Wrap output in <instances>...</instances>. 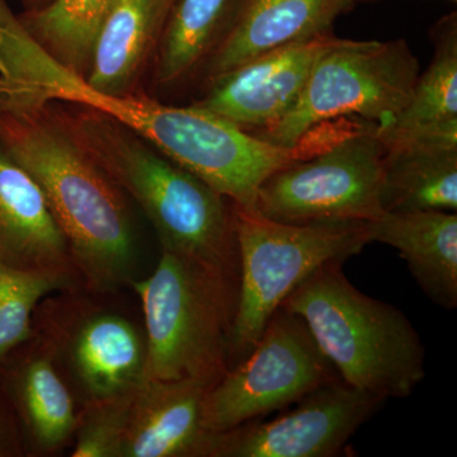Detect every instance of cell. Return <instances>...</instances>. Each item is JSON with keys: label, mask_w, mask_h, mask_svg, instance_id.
Wrapping results in <instances>:
<instances>
[{"label": "cell", "mask_w": 457, "mask_h": 457, "mask_svg": "<svg viewBox=\"0 0 457 457\" xmlns=\"http://www.w3.org/2000/svg\"><path fill=\"white\" fill-rule=\"evenodd\" d=\"M0 145L40 187L84 287L130 290L141 263L131 203L66 131L50 102L5 89Z\"/></svg>", "instance_id": "cell-1"}, {"label": "cell", "mask_w": 457, "mask_h": 457, "mask_svg": "<svg viewBox=\"0 0 457 457\" xmlns=\"http://www.w3.org/2000/svg\"><path fill=\"white\" fill-rule=\"evenodd\" d=\"M50 104L71 137L144 212L161 251L204 264L237 287L236 216L228 198L108 114L68 102Z\"/></svg>", "instance_id": "cell-2"}, {"label": "cell", "mask_w": 457, "mask_h": 457, "mask_svg": "<svg viewBox=\"0 0 457 457\" xmlns=\"http://www.w3.org/2000/svg\"><path fill=\"white\" fill-rule=\"evenodd\" d=\"M343 263L319 266L279 308L303 319L343 383L386 400L408 398L425 380L420 337L404 312L354 287Z\"/></svg>", "instance_id": "cell-3"}, {"label": "cell", "mask_w": 457, "mask_h": 457, "mask_svg": "<svg viewBox=\"0 0 457 457\" xmlns=\"http://www.w3.org/2000/svg\"><path fill=\"white\" fill-rule=\"evenodd\" d=\"M147 343L146 378L212 385L230 369L228 338L237 287L204 264L161 251L135 279Z\"/></svg>", "instance_id": "cell-4"}, {"label": "cell", "mask_w": 457, "mask_h": 457, "mask_svg": "<svg viewBox=\"0 0 457 457\" xmlns=\"http://www.w3.org/2000/svg\"><path fill=\"white\" fill-rule=\"evenodd\" d=\"M83 285L45 297L33 335L46 347L80 407L134 392L146 378L143 318Z\"/></svg>", "instance_id": "cell-5"}, {"label": "cell", "mask_w": 457, "mask_h": 457, "mask_svg": "<svg viewBox=\"0 0 457 457\" xmlns=\"http://www.w3.org/2000/svg\"><path fill=\"white\" fill-rule=\"evenodd\" d=\"M239 278L228 338L231 366L260 341L295 287L321 264L345 262L370 245L366 222L285 224L234 204Z\"/></svg>", "instance_id": "cell-6"}, {"label": "cell", "mask_w": 457, "mask_h": 457, "mask_svg": "<svg viewBox=\"0 0 457 457\" xmlns=\"http://www.w3.org/2000/svg\"><path fill=\"white\" fill-rule=\"evenodd\" d=\"M420 77L407 41L339 38L319 57L302 95L284 119L254 134L273 145L294 147L317 126L343 117L389 128L404 110Z\"/></svg>", "instance_id": "cell-7"}, {"label": "cell", "mask_w": 457, "mask_h": 457, "mask_svg": "<svg viewBox=\"0 0 457 457\" xmlns=\"http://www.w3.org/2000/svg\"><path fill=\"white\" fill-rule=\"evenodd\" d=\"M385 147L378 126L351 122L258 188L255 210L285 224L369 222L383 215Z\"/></svg>", "instance_id": "cell-8"}, {"label": "cell", "mask_w": 457, "mask_h": 457, "mask_svg": "<svg viewBox=\"0 0 457 457\" xmlns=\"http://www.w3.org/2000/svg\"><path fill=\"white\" fill-rule=\"evenodd\" d=\"M338 380L303 319L279 308L248 356L207 390L204 428L222 432L261 420Z\"/></svg>", "instance_id": "cell-9"}, {"label": "cell", "mask_w": 457, "mask_h": 457, "mask_svg": "<svg viewBox=\"0 0 457 457\" xmlns=\"http://www.w3.org/2000/svg\"><path fill=\"white\" fill-rule=\"evenodd\" d=\"M386 399L342 380L319 387L270 422L251 420L212 433L209 457L341 456Z\"/></svg>", "instance_id": "cell-10"}, {"label": "cell", "mask_w": 457, "mask_h": 457, "mask_svg": "<svg viewBox=\"0 0 457 457\" xmlns=\"http://www.w3.org/2000/svg\"><path fill=\"white\" fill-rule=\"evenodd\" d=\"M339 38L332 32L269 51L222 75L192 104L258 134L293 110L319 57Z\"/></svg>", "instance_id": "cell-11"}, {"label": "cell", "mask_w": 457, "mask_h": 457, "mask_svg": "<svg viewBox=\"0 0 457 457\" xmlns=\"http://www.w3.org/2000/svg\"><path fill=\"white\" fill-rule=\"evenodd\" d=\"M0 384L16 416L26 457H53L73 445L80 407L35 335L0 361Z\"/></svg>", "instance_id": "cell-12"}, {"label": "cell", "mask_w": 457, "mask_h": 457, "mask_svg": "<svg viewBox=\"0 0 457 457\" xmlns=\"http://www.w3.org/2000/svg\"><path fill=\"white\" fill-rule=\"evenodd\" d=\"M354 0H239L227 35L198 75L201 90L269 51L330 32Z\"/></svg>", "instance_id": "cell-13"}, {"label": "cell", "mask_w": 457, "mask_h": 457, "mask_svg": "<svg viewBox=\"0 0 457 457\" xmlns=\"http://www.w3.org/2000/svg\"><path fill=\"white\" fill-rule=\"evenodd\" d=\"M210 386L145 378L132 396L121 457H209L204 400Z\"/></svg>", "instance_id": "cell-14"}, {"label": "cell", "mask_w": 457, "mask_h": 457, "mask_svg": "<svg viewBox=\"0 0 457 457\" xmlns=\"http://www.w3.org/2000/svg\"><path fill=\"white\" fill-rule=\"evenodd\" d=\"M0 260L20 269L68 270L78 275L64 234L40 187L2 145Z\"/></svg>", "instance_id": "cell-15"}, {"label": "cell", "mask_w": 457, "mask_h": 457, "mask_svg": "<svg viewBox=\"0 0 457 457\" xmlns=\"http://www.w3.org/2000/svg\"><path fill=\"white\" fill-rule=\"evenodd\" d=\"M164 20L161 0H114L93 42L87 86L106 96L143 92Z\"/></svg>", "instance_id": "cell-16"}, {"label": "cell", "mask_w": 457, "mask_h": 457, "mask_svg": "<svg viewBox=\"0 0 457 457\" xmlns=\"http://www.w3.org/2000/svg\"><path fill=\"white\" fill-rule=\"evenodd\" d=\"M369 243L399 252L411 276L436 305L457 306V215L451 212H384L366 222Z\"/></svg>", "instance_id": "cell-17"}, {"label": "cell", "mask_w": 457, "mask_h": 457, "mask_svg": "<svg viewBox=\"0 0 457 457\" xmlns=\"http://www.w3.org/2000/svg\"><path fill=\"white\" fill-rule=\"evenodd\" d=\"M384 145L385 212H456L457 139L409 137Z\"/></svg>", "instance_id": "cell-18"}, {"label": "cell", "mask_w": 457, "mask_h": 457, "mask_svg": "<svg viewBox=\"0 0 457 457\" xmlns=\"http://www.w3.org/2000/svg\"><path fill=\"white\" fill-rule=\"evenodd\" d=\"M239 0H174L150 64L153 92L179 89L197 80L227 35Z\"/></svg>", "instance_id": "cell-19"}, {"label": "cell", "mask_w": 457, "mask_h": 457, "mask_svg": "<svg viewBox=\"0 0 457 457\" xmlns=\"http://www.w3.org/2000/svg\"><path fill=\"white\" fill-rule=\"evenodd\" d=\"M433 56L420 74L407 106L389 128L378 130L383 143L408 137L457 139V14L432 27Z\"/></svg>", "instance_id": "cell-20"}, {"label": "cell", "mask_w": 457, "mask_h": 457, "mask_svg": "<svg viewBox=\"0 0 457 457\" xmlns=\"http://www.w3.org/2000/svg\"><path fill=\"white\" fill-rule=\"evenodd\" d=\"M114 0H54L18 14L33 40L57 62L84 77L93 42Z\"/></svg>", "instance_id": "cell-21"}, {"label": "cell", "mask_w": 457, "mask_h": 457, "mask_svg": "<svg viewBox=\"0 0 457 457\" xmlns=\"http://www.w3.org/2000/svg\"><path fill=\"white\" fill-rule=\"evenodd\" d=\"M79 285L74 272L20 269L0 260V361L31 338L33 315L45 297Z\"/></svg>", "instance_id": "cell-22"}, {"label": "cell", "mask_w": 457, "mask_h": 457, "mask_svg": "<svg viewBox=\"0 0 457 457\" xmlns=\"http://www.w3.org/2000/svg\"><path fill=\"white\" fill-rule=\"evenodd\" d=\"M135 390L80 409L71 457H121Z\"/></svg>", "instance_id": "cell-23"}, {"label": "cell", "mask_w": 457, "mask_h": 457, "mask_svg": "<svg viewBox=\"0 0 457 457\" xmlns=\"http://www.w3.org/2000/svg\"><path fill=\"white\" fill-rule=\"evenodd\" d=\"M0 457H26L16 416L0 384Z\"/></svg>", "instance_id": "cell-24"}, {"label": "cell", "mask_w": 457, "mask_h": 457, "mask_svg": "<svg viewBox=\"0 0 457 457\" xmlns=\"http://www.w3.org/2000/svg\"><path fill=\"white\" fill-rule=\"evenodd\" d=\"M51 2H54V0H22L26 11H37V9L49 5Z\"/></svg>", "instance_id": "cell-25"}, {"label": "cell", "mask_w": 457, "mask_h": 457, "mask_svg": "<svg viewBox=\"0 0 457 457\" xmlns=\"http://www.w3.org/2000/svg\"><path fill=\"white\" fill-rule=\"evenodd\" d=\"M174 0H161L162 8H163L165 17H167L168 11H170V5L173 4Z\"/></svg>", "instance_id": "cell-26"}, {"label": "cell", "mask_w": 457, "mask_h": 457, "mask_svg": "<svg viewBox=\"0 0 457 457\" xmlns=\"http://www.w3.org/2000/svg\"><path fill=\"white\" fill-rule=\"evenodd\" d=\"M5 87L4 83L0 79V104H2L3 98H4Z\"/></svg>", "instance_id": "cell-27"}, {"label": "cell", "mask_w": 457, "mask_h": 457, "mask_svg": "<svg viewBox=\"0 0 457 457\" xmlns=\"http://www.w3.org/2000/svg\"><path fill=\"white\" fill-rule=\"evenodd\" d=\"M381 2V0H354V4H359V3H378Z\"/></svg>", "instance_id": "cell-28"}]
</instances>
